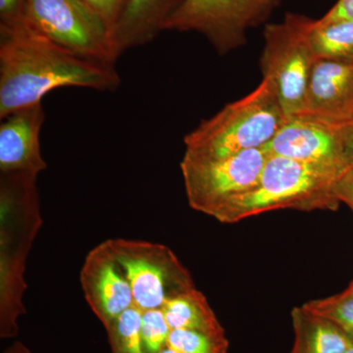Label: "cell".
Returning a JSON list of instances; mask_svg holds the SVG:
<instances>
[{
  "label": "cell",
  "instance_id": "d6986e66",
  "mask_svg": "<svg viewBox=\"0 0 353 353\" xmlns=\"http://www.w3.org/2000/svg\"><path fill=\"white\" fill-rule=\"evenodd\" d=\"M167 347L178 353H228L226 334H210L192 330H171Z\"/></svg>",
  "mask_w": 353,
  "mask_h": 353
},
{
  "label": "cell",
  "instance_id": "ac0fdd59",
  "mask_svg": "<svg viewBox=\"0 0 353 353\" xmlns=\"http://www.w3.org/2000/svg\"><path fill=\"white\" fill-rule=\"evenodd\" d=\"M143 311L136 305L105 327L111 353H145L141 339Z\"/></svg>",
  "mask_w": 353,
  "mask_h": 353
},
{
  "label": "cell",
  "instance_id": "7a4b0ae2",
  "mask_svg": "<svg viewBox=\"0 0 353 353\" xmlns=\"http://www.w3.org/2000/svg\"><path fill=\"white\" fill-rule=\"evenodd\" d=\"M38 175L23 172L0 176V338L13 339L19 333L18 320L24 315L23 294L26 261L43 224Z\"/></svg>",
  "mask_w": 353,
  "mask_h": 353
},
{
  "label": "cell",
  "instance_id": "7402d4cb",
  "mask_svg": "<svg viewBox=\"0 0 353 353\" xmlns=\"http://www.w3.org/2000/svg\"><path fill=\"white\" fill-rule=\"evenodd\" d=\"M92 8L97 11L112 31L114 26L119 19L128 0H85Z\"/></svg>",
  "mask_w": 353,
  "mask_h": 353
},
{
  "label": "cell",
  "instance_id": "44dd1931",
  "mask_svg": "<svg viewBox=\"0 0 353 353\" xmlns=\"http://www.w3.org/2000/svg\"><path fill=\"white\" fill-rule=\"evenodd\" d=\"M171 328L161 309L143 311L141 333L145 353H159L167 345Z\"/></svg>",
  "mask_w": 353,
  "mask_h": 353
},
{
  "label": "cell",
  "instance_id": "f546056e",
  "mask_svg": "<svg viewBox=\"0 0 353 353\" xmlns=\"http://www.w3.org/2000/svg\"><path fill=\"white\" fill-rule=\"evenodd\" d=\"M345 353H353V345H352V347L348 348L347 352Z\"/></svg>",
  "mask_w": 353,
  "mask_h": 353
},
{
  "label": "cell",
  "instance_id": "277c9868",
  "mask_svg": "<svg viewBox=\"0 0 353 353\" xmlns=\"http://www.w3.org/2000/svg\"><path fill=\"white\" fill-rule=\"evenodd\" d=\"M287 120L275 85L263 77L250 94L227 104L189 132L183 139L185 155L218 159L265 148Z\"/></svg>",
  "mask_w": 353,
  "mask_h": 353
},
{
  "label": "cell",
  "instance_id": "cb8c5ba5",
  "mask_svg": "<svg viewBox=\"0 0 353 353\" xmlns=\"http://www.w3.org/2000/svg\"><path fill=\"white\" fill-rule=\"evenodd\" d=\"M334 194L340 202L347 204L353 211V166L343 172L336 181Z\"/></svg>",
  "mask_w": 353,
  "mask_h": 353
},
{
  "label": "cell",
  "instance_id": "603a6c76",
  "mask_svg": "<svg viewBox=\"0 0 353 353\" xmlns=\"http://www.w3.org/2000/svg\"><path fill=\"white\" fill-rule=\"evenodd\" d=\"M26 0H0V25H11L24 20Z\"/></svg>",
  "mask_w": 353,
  "mask_h": 353
},
{
  "label": "cell",
  "instance_id": "3957f363",
  "mask_svg": "<svg viewBox=\"0 0 353 353\" xmlns=\"http://www.w3.org/2000/svg\"><path fill=\"white\" fill-rule=\"evenodd\" d=\"M345 170L269 153L256 185L228 201L213 218L234 224L279 209L338 210L341 202L334 185Z\"/></svg>",
  "mask_w": 353,
  "mask_h": 353
},
{
  "label": "cell",
  "instance_id": "ba28073f",
  "mask_svg": "<svg viewBox=\"0 0 353 353\" xmlns=\"http://www.w3.org/2000/svg\"><path fill=\"white\" fill-rule=\"evenodd\" d=\"M268 155L266 148L218 159L183 154L180 167L190 208L213 217L228 201L256 185Z\"/></svg>",
  "mask_w": 353,
  "mask_h": 353
},
{
  "label": "cell",
  "instance_id": "9a60e30c",
  "mask_svg": "<svg viewBox=\"0 0 353 353\" xmlns=\"http://www.w3.org/2000/svg\"><path fill=\"white\" fill-rule=\"evenodd\" d=\"M294 345L289 353H345L353 343L333 322L303 306L292 311Z\"/></svg>",
  "mask_w": 353,
  "mask_h": 353
},
{
  "label": "cell",
  "instance_id": "4316f807",
  "mask_svg": "<svg viewBox=\"0 0 353 353\" xmlns=\"http://www.w3.org/2000/svg\"><path fill=\"white\" fill-rule=\"evenodd\" d=\"M3 353H32L29 347H26L21 341H14L10 347H7Z\"/></svg>",
  "mask_w": 353,
  "mask_h": 353
},
{
  "label": "cell",
  "instance_id": "f1b7e54d",
  "mask_svg": "<svg viewBox=\"0 0 353 353\" xmlns=\"http://www.w3.org/2000/svg\"><path fill=\"white\" fill-rule=\"evenodd\" d=\"M159 353H178L176 352H175V350H172L171 347H165L163 348V350H161V352H160Z\"/></svg>",
  "mask_w": 353,
  "mask_h": 353
},
{
  "label": "cell",
  "instance_id": "ffe728a7",
  "mask_svg": "<svg viewBox=\"0 0 353 353\" xmlns=\"http://www.w3.org/2000/svg\"><path fill=\"white\" fill-rule=\"evenodd\" d=\"M303 306L314 314L333 322L353 343V296L341 292L326 299L309 301Z\"/></svg>",
  "mask_w": 353,
  "mask_h": 353
},
{
  "label": "cell",
  "instance_id": "5b68a950",
  "mask_svg": "<svg viewBox=\"0 0 353 353\" xmlns=\"http://www.w3.org/2000/svg\"><path fill=\"white\" fill-rule=\"evenodd\" d=\"M314 19L296 13L265 26L262 74L275 85L279 101L289 118L303 110L309 79L317 57L311 43Z\"/></svg>",
  "mask_w": 353,
  "mask_h": 353
},
{
  "label": "cell",
  "instance_id": "e0dca14e",
  "mask_svg": "<svg viewBox=\"0 0 353 353\" xmlns=\"http://www.w3.org/2000/svg\"><path fill=\"white\" fill-rule=\"evenodd\" d=\"M310 39L317 59L353 63V21L314 20Z\"/></svg>",
  "mask_w": 353,
  "mask_h": 353
},
{
  "label": "cell",
  "instance_id": "8fae6325",
  "mask_svg": "<svg viewBox=\"0 0 353 353\" xmlns=\"http://www.w3.org/2000/svg\"><path fill=\"white\" fill-rule=\"evenodd\" d=\"M80 279L85 301L104 328L134 305L131 285L108 241L88 253Z\"/></svg>",
  "mask_w": 353,
  "mask_h": 353
},
{
  "label": "cell",
  "instance_id": "83f0119b",
  "mask_svg": "<svg viewBox=\"0 0 353 353\" xmlns=\"http://www.w3.org/2000/svg\"><path fill=\"white\" fill-rule=\"evenodd\" d=\"M343 292H345V294H348V296H353V280L350 282V284L348 285L347 289L343 290Z\"/></svg>",
  "mask_w": 353,
  "mask_h": 353
},
{
  "label": "cell",
  "instance_id": "d4e9b609",
  "mask_svg": "<svg viewBox=\"0 0 353 353\" xmlns=\"http://www.w3.org/2000/svg\"><path fill=\"white\" fill-rule=\"evenodd\" d=\"M319 20L321 22L353 21V0H338L328 12Z\"/></svg>",
  "mask_w": 353,
  "mask_h": 353
},
{
  "label": "cell",
  "instance_id": "484cf974",
  "mask_svg": "<svg viewBox=\"0 0 353 353\" xmlns=\"http://www.w3.org/2000/svg\"><path fill=\"white\" fill-rule=\"evenodd\" d=\"M343 153L350 166H353V124L340 130Z\"/></svg>",
  "mask_w": 353,
  "mask_h": 353
},
{
  "label": "cell",
  "instance_id": "4fadbf2b",
  "mask_svg": "<svg viewBox=\"0 0 353 353\" xmlns=\"http://www.w3.org/2000/svg\"><path fill=\"white\" fill-rule=\"evenodd\" d=\"M43 103L16 111L0 124V172H23L39 175L46 170L39 134L43 127Z\"/></svg>",
  "mask_w": 353,
  "mask_h": 353
},
{
  "label": "cell",
  "instance_id": "5bb4252c",
  "mask_svg": "<svg viewBox=\"0 0 353 353\" xmlns=\"http://www.w3.org/2000/svg\"><path fill=\"white\" fill-rule=\"evenodd\" d=\"M185 0H128L114 26L112 39L116 54L150 43L180 8Z\"/></svg>",
  "mask_w": 353,
  "mask_h": 353
},
{
  "label": "cell",
  "instance_id": "52a82bcc",
  "mask_svg": "<svg viewBox=\"0 0 353 353\" xmlns=\"http://www.w3.org/2000/svg\"><path fill=\"white\" fill-rule=\"evenodd\" d=\"M106 241L141 311L161 309L172 297L196 289L190 272L166 245L127 239Z\"/></svg>",
  "mask_w": 353,
  "mask_h": 353
},
{
  "label": "cell",
  "instance_id": "2e32d148",
  "mask_svg": "<svg viewBox=\"0 0 353 353\" xmlns=\"http://www.w3.org/2000/svg\"><path fill=\"white\" fill-rule=\"evenodd\" d=\"M162 310L171 330L226 334L208 299L196 289L172 297L165 303Z\"/></svg>",
  "mask_w": 353,
  "mask_h": 353
},
{
  "label": "cell",
  "instance_id": "8992f818",
  "mask_svg": "<svg viewBox=\"0 0 353 353\" xmlns=\"http://www.w3.org/2000/svg\"><path fill=\"white\" fill-rule=\"evenodd\" d=\"M24 21L79 57L112 65L118 59L111 28L85 0H26Z\"/></svg>",
  "mask_w": 353,
  "mask_h": 353
},
{
  "label": "cell",
  "instance_id": "6da1fadb",
  "mask_svg": "<svg viewBox=\"0 0 353 353\" xmlns=\"http://www.w3.org/2000/svg\"><path fill=\"white\" fill-rule=\"evenodd\" d=\"M121 79L112 64L79 57L24 20L0 25V119L41 103L59 88L113 92Z\"/></svg>",
  "mask_w": 353,
  "mask_h": 353
},
{
  "label": "cell",
  "instance_id": "9c48e42d",
  "mask_svg": "<svg viewBox=\"0 0 353 353\" xmlns=\"http://www.w3.org/2000/svg\"><path fill=\"white\" fill-rule=\"evenodd\" d=\"M279 0H185L165 31L196 32L225 55L246 43L248 30L263 23Z\"/></svg>",
  "mask_w": 353,
  "mask_h": 353
},
{
  "label": "cell",
  "instance_id": "7c38bea8",
  "mask_svg": "<svg viewBox=\"0 0 353 353\" xmlns=\"http://www.w3.org/2000/svg\"><path fill=\"white\" fill-rule=\"evenodd\" d=\"M270 154L347 169L341 131L305 118H289L266 145Z\"/></svg>",
  "mask_w": 353,
  "mask_h": 353
},
{
  "label": "cell",
  "instance_id": "30bf717a",
  "mask_svg": "<svg viewBox=\"0 0 353 353\" xmlns=\"http://www.w3.org/2000/svg\"><path fill=\"white\" fill-rule=\"evenodd\" d=\"M296 117L339 130L353 124V63L316 60L303 110Z\"/></svg>",
  "mask_w": 353,
  "mask_h": 353
}]
</instances>
